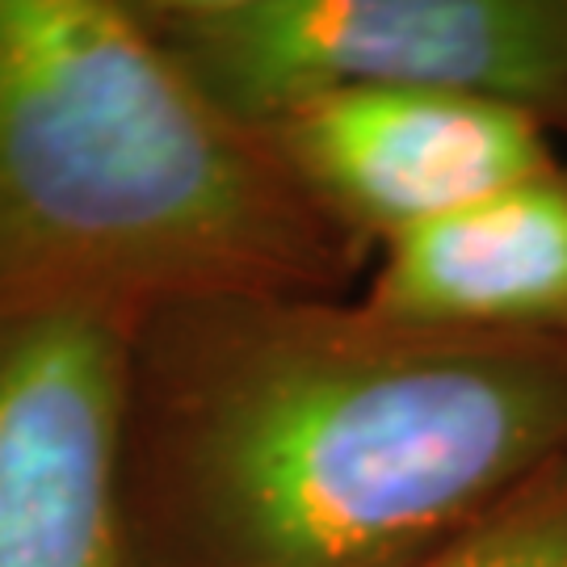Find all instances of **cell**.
<instances>
[{
    "label": "cell",
    "instance_id": "obj_6",
    "mask_svg": "<svg viewBox=\"0 0 567 567\" xmlns=\"http://www.w3.org/2000/svg\"><path fill=\"white\" fill-rule=\"evenodd\" d=\"M358 299L408 324L567 344V156L383 244Z\"/></svg>",
    "mask_w": 567,
    "mask_h": 567
},
{
    "label": "cell",
    "instance_id": "obj_7",
    "mask_svg": "<svg viewBox=\"0 0 567 567\" xmlns=\"http://www.w3.org/2000/svg\"><path fill=\"white\" fill-rule=\"evenodd\" d=\"M421 567H567V463Z\"/></svg>",
    "mask_w": 567,
    "mask_h": 567
},
{
    "label": "cell",
    "instance_id": "obj_4",
    "mask_svg": "<svg viewBox=\"0 0 567 567\" xmlns=\"http://www.w3.org/2000/svg\"><path fill=\"white\" fill-rule=\"evenodd\" d=\"M295 189L365 248L450 219L564 161L543 114L450 89H370L257 131Z\"/></svg>",
    "mask_w": 567,
    "mask_h": 567
},
{
    "label": "cell",
    "instance_id": "obj_8",
    "mask_svg": "<svg viewBox=\"0 0 567 567\" xmlns=\"http://www.w3.org/2000/svg\"><path fill=\"white\" fill-rule=\"evenodd\" d=\"M550 131H555V140H559V143L567 147V110H564V114H559L555 122H550Z\"/></svg>",
    "mask_w": 567,
    "mask_h": 567
},
{
    "label": "cell",
    "instance_id": "obj_3",
    "mask_svg": "<svg viewBox=\"0 0 567 567\" xmlns=\"http://www.w3.org/2000/svg\"><path fill=\"white\" fill-rule=\"evenodd\" d=\"M227 122L265 131L337 93L450 89L567 110V0H131Z\"/></svg>",
    "mask_w": 567,
    "mask_h": 567
},
{
    "label": "cell",
    "instance_id": "obj_1",
    "mask_svg": "<svg viewBox=\"0 0 567 567\" xmlns=\"http://www.w3.org/2000/svg\"><path fill=\"white\" fill-rule=\"evenodd\" d=\"M559 463V341L269 290L126 328L131 567H421Z\"/></svg>",
    "mask_w": 567,
    "mask_h": 567
},
{
    "label": "cell",
    "instance_id": "obj_2",
    "mask_svg": "<svg viewBox=\"0 0 567 567\" xmlns=\"http://www.w3.org/2000/svg\"><path fill=\"white\" fill-rule=\"evenodd\" d=\"M370 252L164 55L131 0H0V316L349 295Z\"/></svg>",
    "mask_w": 567,
    "mask_h": 567
},
{
    "label": "cell",
    "instance_id": "obj_5",
    "mask_svg": "<svg viewBox=\"0 0 567 567\" xmlns=\"http://www.w3.org/2000/svg\"><path fill=\"white\" fill-rule=\"evenodd\" d=\"M126 328L84 307L0 316V567H131Z\"/></svg>",
    "mask_w": 567,
    "mask_h": 567
}]
</instances>
